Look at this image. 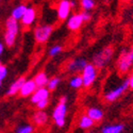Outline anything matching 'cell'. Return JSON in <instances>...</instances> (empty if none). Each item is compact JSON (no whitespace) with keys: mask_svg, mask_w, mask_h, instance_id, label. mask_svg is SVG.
<instances>
[{"mask_svg":"<svg viewBox=\"0 0 133 133\" xmlns=\"http://www.w3.org/2000/svg\"><path fill=\"white\" fill-rule=\"evenodd\" d=\"M50 97V91L47 86H42V87H37L31 95V102L33 104H36L37 102L45 100V99H49Z\"/></svg>","mask_w":133,"mask_h":133,"instance_id":"obj_12","label":"cell"},{"mask_svg":"<svg viewBox=\"0 0 133 133\" xmlns=\"http://www.w3.org/2000/svg\"><path fill=\"white\" fill-rule=\"evenodd\" d=\"M128 79H129V87L131 88V90H133V72L131 74V76Z\"/></svg>","mask_w":133,"mask_h":133,"instance_id":"obj_29","label":"cell"},{"mask_svg":"<svg viewBox=\"0 0 133 133\" xmlns=\"http://www.w3.org/2000/svg\"><path fill=\"white\" fill-rule=\"evenodd\" d=\"M53 32L51 25H38L34 29V39L37 44H45L50 38Z\"/></svg>","mask_w":133,"mask_h":133,"instance_id":"obj_7","label":"cell"},{"mask_svg":"<svg viewBox=\"0 0 133 133\" xmlns=\"http://www.w3.org/2000/svg\"><path fill=\"white\" fill-rule=\"evenodd\" d=\"M32 121L35 127L37 128H44L47 126L49 121V116L44 110H38L32 115Z\"/></svg>","mask_w":133,"mask_h":133,"instance_id":"obj_13","label":"cell"},{"mask_svg":"<svg viewBox=\"0 0 133 133\" xmlns=\"http://www.w3.org/2000/svg\"><path fill=\"white\" fill-rule=\"evenodd\" d=\"M4 51V44L2 42H0V55H1Z\"/></svg>","mask_w":133,"mask_h":133,"instance_id":"obj_30","label":"cell"},{"mask_svg":"<svg viewBox=\"0 0 133 133\" xmlns=\"http://www.w3.org/2000/svg\"><path fill=\"white\" fill-rule=\"evenodd\" d=\"M129 88V79L124 80L121 83H119L115 88H112L110 91H107L103 95V98L107 102H114L118 98L123 96L127 90Z\"/></svg>","mask_w":133,"mask_h":133,"instance_id":"obj_4","label":"cell"},{"mask_svg":"<svg viewBox=\"0 0 133 133\" xmlns=\"http://www.w3.org/2000/svg\"><path fill=\"white\" fill-rule=\"evenodd\" d=\"M37 88V85L35 84L34 80L31 79V80H26L24 82V84L21 85L20 87V91H19V96L20 97H31V95L34 93V91Z\"/></svg>","mask_w":133,"mask_h":133,"instance_id":"obj_14","label":"cell"},{"mask_svg":"<svg viewBox=\"0 0 133 133\" xmlns=\"http://www.w3.org/2000/svg\"><path fill=\"white\" fill-rule=\"evenodd\" d=\"M81 77L83 80V87L88 88L92 85H94V83L97 80L98 77V71H97V67L92 63H87L85 65V67L83 68V70L81 71Z\"/></svg>","mask_w":133,"mask_h":133,"instance_id":"obj_5","label":"cell"},{"mask_svg":"<svg viewBox=\"0 0 133 133\" xmlns=\"http://www.w3.org/2000/svg\"><path fill=\"white\" fill-rule=\"evenodd\" d=\"M95 121L88 116L86 113L81 115L79 117V120H78V127L81 129V130H90L92 129L94 126H95Z\"/></svg>","mask_w":133,"mask_h":133,"instance_id":"obj_15","label":"cell"},{"mask_svg":"<svg viewBox=\"0 0 133 133\" xmlns=\"http://www.w3.org/2000/svg\"><path fill=\"white\" fill-rule=\"evenodd\" d=\"M1 85H2V80L0 79V87H1Z\"/></svg>","mask_w":133,"mask_h":133,"instance_id":"obj_32","label":"cell"},{"mask_svg":"<svg viewBox=\"0 0 133 133\" xmlns=\"http://www.w3.org/2000/svg\"><path fill=\"white\" fill-rule=\"evenodd\" d=\"M80 5H81V9L83 11H91L95 8L96 3H95V0H80Z\"/></svg>","mask_w":133,"mask_h":133,"instance_id":"obj_23","label":"cell"},{"mask_svg":"<svg viewBox=\"0 0 133 133\" xmlns=\"http://www.w3.org/2000/svg\"><path fill=\"white\" fill-rule=\"evenodd\" d=\"M19 33V24L18 20L13 17H9L4 25V34L3 39L8 47H13L16 43V38Z\"/></svg>","mask_w":133,"mask_h":133,"instance_id":"obj_1","label":"cell"},{"mask_svg":"<svg viewBox=\"0 0 133 133\" xmlns=\"http://www.w3.org/2000/svg\"><path fill=\"white\" fill-rule=\"evenodd\" d=\"M61 82V79L58 78V77H53V78L49 79L48 83H47V87L49 88V91H54L55 88L58 87V85L60 84Z\"/></svg>","mask_w":133,"mask_h":133,"instance_id":"obj_24","label":"cell"},{"mask_svg":"<svg viewBox=\"0 0 133 133\" xmlns=\"http://www.w3.org/2000/svg\"><path fill=\"white\" fill-rule=\"evenodd\" d=\"M66 102H67V98L65 96L61 97L59 103L52 112V120L54 125L59 128H63L65 126L66 115H67V104H66Z\"/></svg>","mask_w":133,"mask_h":133,"instance_id":"obj_3","label":"cell"},{"mask_svg":"<svg viewBox=\"0 0 133 133\" xmlns=\"http://www.w3.org/2000/svg\"><path fill=\"white\" fill-rule=\"evenodd\" d=\"M125 130V125L123 124H110L105 125L100 129L102 133H121Z\"/></svg>","mask_w":133,"mask_h":133,"instance_id":"obj_18","label":"cell"},{"mask_svg":"<svg viewBox=\"0 0 133 133\" xmlns=\"http://www.w3.org/2000/svg\"><path fill=\"white\" fill-rule=\"evenodd\" d=\"M48 104H49V99H45V100H42V101L37 102L35 104V107L37 110H45L48 107Z\"/></svg>","mask_w":133,"mask_h":133,"instance_id":"obj_26","label":"cell"},{"mask_svg":"<svg viewBox=\"0 0 133 133\" xmlns=\"http://www.w3.org/2000/svg\"><path fill=\"white\" fill-rule=\"evenodd\" d=\"M16 133H32L34 132V126L30 124H23L20 126H17L15 129Z\"/></svg>","mask_w":133,"mask_h":133,"instance_id":"obj_22","label":"cell"},{"mask_svg":"<svg viewBox=\"0 0 133 133\" xmlns=\"http://www.w3.org/2000/svg\"><path fill=\"white\" fill-rule=\"evenodd\" d=\"M57 16L60 20H66L70 13H71V4H70V0H60L57 4Z\"/></svg>","mask_w":133,"mask_h":133,"instance_id":"obj_8","label":"cell"},{"mask_svg":"<svg viewBox=\"0 0 133 133\" xmlns=\"http://www.w3.org/2000/svg\"><path fill=\"white\" fill-rule=\"evenodd\" d=\"M86 114L90 116L95 123H100L102 121L103 117H104V113L101 109L96 108V107H92V108H88L86 110Z\"/></svg>","mask_w":133,"mask_h":133,"instance_id":"obj_16","label":"cell"},{"mask_svg":"<svg viewBox=\"0 0 133 133\" xmlns=\"http://www.w3.org/2000/svg\"><path fill=\"white\" fill-rule=\"evenodd\" d=\"M34 82L37 85V87H42V86H47V83L49 81V78L45 71H39L38 74L35 75L34 77Z\"/></svg>","mask_w":133,"mask_h":133,"instance_id":"obj_19","label":"cell"},{"mask_svg":"<svg viewBox=\"0 0 133 133\" xmlns=\"http://www.w3.org/2000/svg\"><path fill=\"white\" fill-rule=\"evenodd\" d=\"M25 81H26V79L24 78V77H19L18 79H16L12 84L10 85V87L8 88V91H6V96H14V95L18 94L19 91H20L21 85L24 84Z\"/></svg>","mask_w":133,"mask_h":133,"instance_id":"obj_17","label":"cell"},{"mask_svg":"<svg viewBox=\"0 0 133 133\" xmlns=\"http://www.w3.org/2000/svg\"><path fill=\"white\" fill-rule=\"evenodd\" d=\"M81 15H82L84 21H88V20H91V18H92V15H91V13L88 12V11H82Z\"/></svg>","mask_w":133,"mask_h":133,"instance_id":"obj_28","label":"cell"},{"mask_svg":"<svg viewBox=\"0 0 133 133\" xmlns=\"http://www.w3.org/2000/svg\"><path fill=\"white\" fill-rule=\"evenodd\" d=\"M27 5L26 4H18L17 6H15L12 11V14H11V17H13L14 19L16 20H20L21 17L24 16L25 12H26V10H27Z\"/></svg>","mask_w":133,"mask_h":133,"instance_id":"obj_20","label":"cell"},{"mask_svg":"<svg viewBox=\"0 0 133 133\" xmlns=\"http://www.w3.org/2000/svg\"><path fill=\"white\" fill-rule=\"evenodd\" d=\"M62 50H63L62 46H60V45H54V46H52V47L49 49L48 54H49V57L53 58V57H57L58 54H60V53L62 52Z\"/></svg>","mask_w":133,"mask_h":133,"instance_id":"obj_25","label":"cell"},{"mask_svg":"<svg viewBox=\"0 0 133 133\" xmlns=\"http://www.w3.org/2000/svg\"><path fill=\"white\" fill-rule=\"evenodd\" d=\"M8 75V68L5 67L4 65H0V79L1 80H4L5 79V77Z\"/></svg>","mask_w":133,"mask_h":133,"instance_id":"obj_27","label":"cell"},{"mask_svg":"<svg viewBox=\"0 0 133 133\" xmlns=\"http://www.w3.org/2000/svg\"><path fill=\"white\" fill-rule=\"evenodd\" d=\"M87 64L86 60L83 58H77V59H72L71 61H69L66 65V70L69 74H78L81 72L83 70V68L85 67V65Z\"/></svg>","mask_w":133,"mask_h":133,"instance_id":"obj_10","label":"cell"},{"mask_svg":"<svg viewBox=\"0 0 133 133\" xmlns=\"http://www.w3.org/2000/svg\"><path fill=\"white\" fill-rule=\"evenodd\" d=\"M132 1H133V0H132Z\"/></svg>","mask_w":133,"mask_h":133,"instance_id":"obj_34","label":"cell"},{"mask_svg":"<svg viewBox=\"0 0 133 133\" xmlns=\"http://www.w3.org/2000/svg\"><path fill=\"white\" fill-rule=\"evenodd\" d=\"M113 57H114V48L112 46H108L93 55V64L97 67V69L104 68L111 63Z\"/></svg>","mask_w":133,"mask_h":133,"instance_id":"obj_2","label":"cell"},{"mask_svg":"<svg viewBox=\"0 0 133 133\" xmlns=\"http://www.w3.org/2000/svg\"><path fill=\"white\" fill-rule=\"evenodd\" d=\"M0 65H1V61H0Z\"/></svg>","mask_w":133,"mask_h":133,"instance_id":"obj_33","label":"cell"},{"mask_svg":"<svg viewBox=\"0 0 133 133\" xmlns=\"http://www.w3.org/2000/svg\"><path fill=\"white\" fill-rule=\"evenodd\" d=\"M120 1H123V2H128V1H130V0H120Z\"/></svg>","mask_w":133,"mask_h":133,"instance_id":"obj_31","label":"cell"},{"mask_svg":"<svg viewBox=\"0 0 133 133\" xmlns=\"http://www.w3.org/2000/svg\"><path fill=\"white\" fill-rule=\"evenodd\" d=\"M132 66H133V48H131L129 51L123 52L119 57V60L117 62L118 72L121 75H126L130 71Z\"/></svg>","mask_w":133,"mask_h":133,"instance_id":"obj_6","label":"cell"},{"mask_svg":"<svg viewBox=\"0 0 133 133\" xmlns=\"http://www.w3.org/2000/svg\"><path fill=\"white\" fill-rule=\"evenodd\" d=\"M36 17H37L36 9L33 8V6H28L24 16L20 19L21 26L24 28H30L33 24H34V21L36 20Z\"/></svg>","mask_w":133,"mask_h":133,"instance_id":"obj_9","label":"cell"},{"mask_svg":"<svg viewBox=\"0 0 133 133\" xmlns=\"http://www.w3.org/2000/svg\"><path fill=\"white\" fill-rule=\"evenodd\" d=\"M69 85L70 87L75 88V90H79V88L83 87V80H82V77L80 75H77L75 74L72 76V78L69 80Z\"/></svg>","mask_w":133,"mask_h":133,"instance_id":"obj_21","label":"cell"},{"mask_svg":"<svg viewBox=\"0 0 133 133\" xmlns=\"http://www.w3.org/2000/svg\"><path fill=\"white\" fill-rule=\"evenodd\" d=\"M83 23H84V20H83L81 13H75L72 15H69V17L67 18V24H66V26H67V28L70 31L76 32L82 27Z\"/></svg>","mask_w":133,"mask_h":133,"instance_id":"obj_11","label":"cell"}]
</instances>
